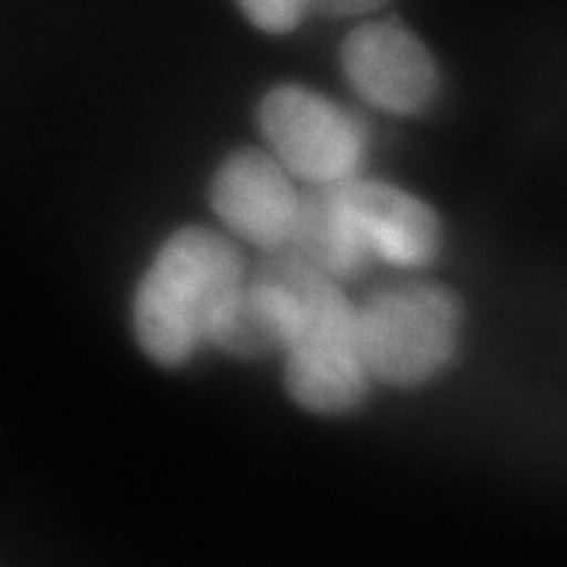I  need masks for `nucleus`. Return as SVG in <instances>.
<instances>
[{
  "label": "nucleus",
  "instance_id": "9d476101",
  "mask_svg": "<svg viewBox=\"0 0 567 567\" xmlns=\"http://www.w3.org/2000/svg\"><path fill=\"white\" fill-rule=\"evenodd\" d=\"M239 6L255 27L271 34L295 30L308 13V0H239Z\"/></svg>",
  "mask_w": 567,
  "mask_h": 567
},
{
  "label": "nucleus",
  "instance_id": "1a4fd4ad",
  "mask_svg": "<svg viewBox=\"0 0 567 567\" xmlns=\"http://www.w3.org/2000/svg\"><path fill=\"white\" fill-rule=\"evenodd\" d=\"M289 243H295V252L300 258L331 279L360 274L368 260L365 247L339 195V184H316V189L297 200Z\"/></svg>",
  "mask_w": 567,
  "mask_h": 567
},
{
  "label": "nucleus",
  "instance_id": "20e7f679",
  "mask_svg": "<svg viewBox=\"0 0 567 567\" xmlns=\"http://www.w3.org/2000/svg\"><path fill=\"white\" fill-rule=\"evenodd\" d=\"M260 126L289 172L313 184L352 179L365 140L350 113L305 87H276L260 105Z\"/></svg>",
  "mask_w": 567,
  "mask_h": 567
},
{
  "label": "nucleus",
  "instance_id": "39448f33",
  "mask_svg": "<svg viewBox=\"0 0 567 567\" xmlns=\"http://www.w3.org/2000/svg\"><path fill=\"white\" fill-rule=\"evenodd\" d=\"M342 66L354 90L389 113H415L436 90V66L415 34L392 21L358 27L342 45Z\"/></svg>",
  "mask_w": 567,
  "mask_h": 567
},
{
  "label": "nucleus",
  "instance_id": "f257e3e1",
  "mask_svg": "<svg viewBox=\"0 0 567 567\" xmlns=\"http://www.w3.org/2000/svg\"><path fill=\"white\" fill-rule=\"evenodd\" d=\"M243 279V258L221 234L187 226L168 237L134 297V334L147 358L166 368L187 363Z\"/></svg>",
  "mask_w": 567,
  "mask_h": 567
},
{
  "label": "nucleus",
  "instance_id": "423d86ee",
  "mask_svg": "<svg viewBox=\"0 0 567 567\" xmlns=\"http://www.w3.org/2000/svg\"><path fill=\"white\" fill-rule=\"evenodd\" d=\"M210 197L221 221L247 243L274 252L292 239L300 197L271 155L252 147L229 155L218 168Z\"/></svg>",
  "mask_w": 567,
  "mask_h": 567
},
{
  "label": "nucleus",
  "instance_id": "f03ea898",
  "mask_svg": "<svg viewBox=\"0 0 567 567\" xmlns=\"http://www.w3.org/2000/svg\"><path fill=\"white\" fill-rule=\"evenodd\" d=\"M281 284L295 305L287 342V389L310 413L339 415L358 408L368 392V375L358 350V321L350 300L297 252L274 250L258 268Z\"/></svg>",
  "mask_w": 567,
  "mask_h": 567
},
{
  "label": "nucleus",
  "instance_id": "7ed1b4c3",
  "mask_svg": "<svg viewBox=\"0 0 567 567\" xmlns=\"http://www.w3.org/2000/svg\"><path fill=\"white\" fill-rule=\"evenodd\" d=\"M358 350L371 379L415 386L450 363L460 334V305L439 284L381 289L354 310Z\"/></svg>",
  "mask_w": 567,
  "mask_h": 567
},
{
  "label": "nucleus",
  "instance_id": "9b49d317",
  "mask_svg": "<svg viewBox=\"0 0 567 567\" xmlns=\"http://www.w3.org/2000/svg\"><path fill=\"white\" fill-rule=\"evenodd\" d=\"M386 0H308V11L323 13V17H360L381 9Z\"/></svg>",
  "mask_w": 567,
  "mask_h": 567
},
{
  "label": "nucleus",
  "instance_id": "0eeeda50",
  "mask_svg": "<svg viewBox=\"0 0 567 567\" xmlns=\"http://www.w3.org/2000/svg\"><path fill=\"white\" fill-rule=\"evenodd\" d=\"M339 195L368 258L421 268L439 252V218L417 197L379 182H339Z\"/></svg>",
  "mask_w": 567,
  "mask_h": 567
},
{
  "label": "nucleus",
  "instance_id": "6e6552de",
  "mask_svg": "<svg viewBox=\"0 0 567 567\" xmlns=\"http://www.w3.org/2000/svg\"><path fill=\"white\" fill-rule=\"evenodd\" d=\"M295 326V305L281 284L258 271L239 284L218 305L208 329V342L234 358H264L268 352L287 350Z\"/></svg>",
  "mask_w": 567,
  "mask_h": 567
}]
</instances>
